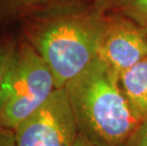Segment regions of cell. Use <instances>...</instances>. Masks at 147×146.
I'll use <instances>...</instances> for the list:
<instances>
[{"instance_id":"obj_1","label":"cell","mask_w":147,"mask_h":146,"mask_svg":"<svg viewBox=\"0 0 147 146\" xmlns=\"http://www.w3.org/2000/svg\"><path fill=\"white\" fill-rule=\"evenodd\" d=\"M107 20L96 7L86 11L75 4L24 18L17 35L41 55L56 88H64L98 57Z\"/></svg>"},{"instance_id":"obj_2","label":"cell","mask_w":147,"mask_h":146,"mask_svg":"<svg viewBox=\"0 0 147 146\" xmlns=\"http://www.w3.org/2000/svg\"><path fill=\"white\" fill-rule=\"evenodd\" d=\"M79 134L95 146H123L139 124L119 77L96 57L65 85Z\"/></svg>"},{"instance_id":"obj_3","label":"cell","mask_w":147,"mask_h":146,"mask_svg":"<svg viewBox=\"0 0 147 146\" xmlns=\"http://www.w3.org/2000/svg\"><path fill=\"white\" fill-rule=\"evenodd\" d=\"M55 89L54 77L47 63L29 42L18 36L2 87L0 127L14 131Z\"/></svg>"},{"instance_id":"obj_4","label":"cell","mask_w":147,"mask_h":146,"mask_svg":"<svg viewBox=\"0 0 147 146\" xmlns=\"http://www.w3.org/2000/svg\"><path fill=\"white\" fill-rule=\"evenodd\" d=\"M79 136L65 88L48 100L14 129L16 146H74Z\"/></svg>"},{"instance_id":"obj_5","label":"cell","mask_w":147,"mask_h":146,"mask_svg":"<svg viewBox=\"0 0 147 146\" xmlns=\"http://www.w3.org/2000/svg\"><path fill=\"white\" fill-rule=\"evenodd\" d=\"M119 75L147 56V30L118 15L108 18L99 55Z\"/></svg>"},{"instance_id":"obj_6","label":"cell","mask_w":147,"mask_h":146,"mask_svg":"<svg viewBox=\"0 0 147 146\" xmlns=\"http://www.w3.org/2000/svg\"><path fill=\"white\" fill-rule=\"evenodd\" d=\"M75 4L76 0H0V32L12 30L26 17Z\"/></svg>"},{"instance_id":"obj_7","label":"cell","mask_w":147,"mask_h":146,"mask_svg":"<svg viewBox=\"0 0 147 146\" xmlns=\"http://www.w3.org/2000/svg\"><path fill=\"white\" fill-rule=\"evenodd\" d=\"M119 83L134 117L147 119V56L119 75Z\"/></svg>"},{"instance_id":"obj_8","label":"cell","mask_w":147,"mask_h":146,"mask_svg":"<svg viewBox=\"0 0 147 146\" xmlns=\"http://www.w3.org/2000/svg\"><path fill=\"white\" fill-rule=\"evenodd\" d=\"M17 40V33L15 34L12 30L0 32V100L3 83L10 67Z\"/></svg>"},{"instance_id":"obj_9","label":"cell","mask_w":147,"mask_h":146,"mask_svg":"<svg viewBox=\"0 0 147 146\" xmlns=\"http://www.w3.org/2000/svg\"><path fill=\"white\" fill-rule=\"evenodd\" d=\"M114 6L121 15L142 27L147 26V0H117Z\"/></svg>"},{"instance_id":"obj_10","label":"cell","mask_w":147,"mask_h":146,"mask_svg":"<svg viewBox=\"0 0 147 146\" xmlns=\"http://www.w3.org/2000/svg\"><path fill=\"white\" fill-rule=\"evenodd\" d=\"M123 146H147V119L139 122Z\"/></svg>"},{"instance_id":"obj_11","label":"cell","mask_w":147,"mask_h":146,"mask_svg":"<svg viewBox=\"0 0 147 146\" xmlns=\"http://www.w3.org/2000/svg\"><path fill=\"white\" fill-rule=\"evenodd\" d=\"M0 146H16L14 131L0 127Z\"/></svg>"},{"instance_id":"obj_12","label":"cell","mask_w":147,"mask_h":146,"mask_svg":"<svg viewBox=\"0 0 147 146\" xmlns=\"http://www.w3.org/2000/svg\"><path fill=\"white\" fill-rule=\"evenodd\" d=\"M117 0H96V8L101 11H104L105 8L114 6Z\"/></svg>"},{"instance_id":"obj_13","label":"cell","mask_w":147,"mask_h":146,"mask_svg":"<svg viewBox=\"0 0 147 146\" xmlns=\"http://www.w3.org/2000/svg\"><path fill=\"white\" fill-rule=\"evenodd\" d=\"M74 146H95V145L93 143H91V142H90L86 138H84L83 135L79 134Z\"/></svg>"},{"instance_id":"obj_14","label":"cell","mask_w":147,"mask_h":146,"mask_svg":"<svg viewBox=\"0 0 147 146\" xmlns=\"http://www.w3.org/2000/svg\"><path fill=\"white\" fill-rule=\"evenodd\" d=\"M145 29H146V30H147V26H146V27H145Z\"/></svg>"}]
</instances>
